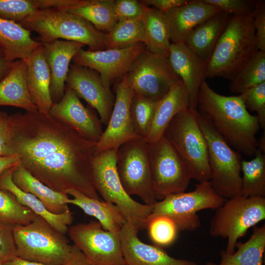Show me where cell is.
<instances>
[{"mask_svg": "<svg viewBox=\"0 0 265 265\" xmlns=\"http://www.w3.org/2000/svg\"><path fill=\"white\" fill-rule=\"evenodd\" d=\"M10 115L13 148L21 165L54 190L66 194L75 189L102 200L91 170L97 142L49 113L26 111Z\"/></svg>", "mask_w": 265, "mask_h": 265, "instance_id": "6da1fadb", "label": "cell"}, {"mask_svg": "<svg viewBox=\"0 0 265 265\" xmlns=\"http://www.w3.org/2000/svg\"><path fill=\"white\" fill-rule=\"evenodd\" d=\"M197 109L231 147L246 156L255 154L258 118L248 112L239 95L219 94L205 80L198 92Z\"/></svg>", "mask_w": 265, "mask_h": 265, "instance_id": "7a4b0ae2", "label": "cell"}, {"mask_svg": "<svg viewBox=\"0 0 265 265\" xmlns=\"http://www.w3.org/2000/svg\"><path fill=\"white\" fill-rule=\"evenodd\" d=\"M258 50L252 14L232 15L206 63V78L231 80Z\"/></svg>", "mask_w": 265, "mask_h": 265, "instance_id": "3957f363", "label": "cell"}, {"mask_svg": "<svg viewBox=\"0 0 265 265\" xmlns=\"http://www.w3.org/2000/svg\"><path fill=\"white\" fill-rule=\"evenodd\" d=\"M19 24L37 32L43 44L63 39L86 45L91 51L105 49V33L83 18L64 10L38 9Z\"/></svg>", "mask_w": 265, "mask_h": 265, "instance_id": "277c9868", "label": "cell"}, {"mask_svg": "<svg viewBox=\"0 0 265 265\" xmlns=\"http://www.w3.org/2000/svg\"><path fill=\"white\" fill-rule=\"evenodd\" d=\"M117 149L94 155L91 160L93 182L104 201L119 209L127 222L137 229H145L146 220L151 214L153 205L140 203L126 192L116 169Z\"/></svg>", "mask_w": 265, "mask_h": 265, "instance_id": "5b68a950", "label": "cell"}, {"mask_svg": "<svg viewBox=\"0 0 265 265\" xmlns=\"http://www.w3.org/2000/svg\"><path fill=\"white\" fill-rule=\"evenodd\" d=\"M17 256L45 265H63L72 245L65 236L36 215L29 223L13 227Z\"/></svg>", "mask_w": 265, "mask_h": 265, "instance_id": "8992f818", "label": "cell"}, {"mask_svg": "<svg viewBox=\"0 0 265 265\" xmlns=\"http://www.w3.org/2000/svg\"><path fill=\"white\" fill-rule=\"evenodd\" d=\"M186 165L192 179L210 181L211 170L206 140L198 120V111L189 107L178 113L163 134Z\"/></svg>", "mask_w": 265, "mask_h": 265, "instance_id": "52a82bcc", "label": "cell"}, {"mask_svg": "<svg viewBox=\"0 0 265 265\" xmlns=\"http://www.w3.org/2000/svg\"><path fill=\"white\" fill-rule=\"evenodd\" d=\"M209 233L212 237L226 238L225 253L235 252L238 239L249 228L265 219V197L241 195L226 199L215 210Z\"/></svg>", "mask_w": 265, "mask_h": 265, "instance_id": "ba28073f", "label": "cell"}, {"mask_svg": "<svg viewBox=\"0 0 265 265\" xmlns=\"http://www.w3.org/2000/svg\"><path fill=\"white\" fill-rule=\"evenodd\" d=\"M198 120L207 142L212 188L225 199L241 195L240 153L232 148L198 113Z\"/></svg>", "mask_w": 265, "mask_h": 265, "instance_id": "9c48e42d", "label": "cell"}, {"mask_svg": "<svg viewBox=\"0 0 265 265\" xmlns=\"http://www.w3.org/2000/svg\"><path fill=\"white\" fill-rule=\"evenodd\" d=\"M225 200L215 192L210 181L199 183L193 191L171 195L155 203L146 220L145 228L151 218L164 215L174 221L179 232L193 231L201 225L197 212L206 209L215 210Z\"/></svg>", "mask_w": 265, "mask_h": 265, "instance_id": "30bf717a", "label": "cell"}, {"mask_svg": "<svg viewBox=\"0 0 265 265\" xmlns=\"http://www.w3.org/2000/svg\"><path fill=\"white\" fill-rule=\"evenodd\" d=\"M116 169L126 192L136 195L145 204L158 202L152 182L149 144L143 139L126 142L117 149Z\"/></svg>", "mask_w": 265, "mask_h": 265, "instance_id": "8fae6325", "label": "cell"}, {"mask_svg": "<svg viewBox=\"0 0 265 265\" xmlns=\"http://www.w3.org/2000/svg\"><path fill=\"white\" fill-rule=\"evenodd\" d=\"M149 160L153 190L158 201L185 192L192 179L190 173L180 156L163 136L157 142L149 144Z\"/></svg>", "mask_w": 265, "mask_h": 265, "instance_id": "7c38bea8", "label": "cell"}, {"mask_svg": "<svg viewBox=\"0 0 265 265\" xmlns=\"http://www.w3.org/2000/svg\"><path fill=\"white\" fill-rule=\"evenodd\" d=\"M125 75L133 93L156 102L181 80L173 70L168 57L146 48L138 55Z\"/></svg>", "mask_w": 265, "mask_h": 265, "instance_id": "4fadbf2b", "label": "cell"}, {"mask_svg": "<svg viewBox=\"0 0 265 265\" xmlns=\"http://www.w3.org/2000/svg\"><path fill=\"white\" fill-rule=\"evenodd\" d=\"M75 245L94 265H126L119 234L105 230L91 220L69 227Z\"/></svg>", "mask_w": 265, "mask_h": 265, "instance_id": "5bb4252c", "label": "cell"}, {"mask_svg": "<svg viewBox=\"0 0 265 265\" xmlns=\"http://www.w3.org/2000/svg\"><path fill=\"white\" fill-rule=\"evenodd\" d=\"M125 75L116 85L111 114L105 131L96 143L94 155L118 149L126 142L142 139L135 132L132 121L130 108L133 91Z\"/></svg>", "mask_w": 265, "mask_h": 265, "instance_id": "9a60e30c", "label": "cell"}, {"mask_svg": "<svg viewBox=\"0 0 265 265\" xmlns=\"http://www.w3.org/2000/svg\"><path fill=\"white\" fill-rule=\"evenodd\" d=\"M140 42L123 49L91 51L81 49L73 59L75 64L89 68L100 75L103 84L109 87L129 71L138 55L146 49Z\"/></svg>", "mask_w": 265, "mask_h": 265, "instance_id": "2e32d148", "label": "cell"}, {"mask_svg": "<svg viewBox=\"0 0 265 265\" xmlns=\"http://www.w3.org/2000/svg\"><path fill=\"white\" fill-rule=\"evenodd\" d=\"M66 85L72 89L79 98L84 99L99 113L101 122L107 125L113 109L115 96L109 87L102 82L99 74L95 70L71 64Z\"/></svg>", "mask_w": 265, "mask_h": 265, "instance_id": "e0dca14e", "label": "cell"}, {"mask_svg": "<svg viewBox=\"0 0 265 265\" xmlns=\"http://www.w3.org/2000/svg\"><path fill=\"white\" fill-rule=\"evenodd\" d=\"M49 113L90 141L97 142L103 134L100 120L84 106L76 92L67 85L62 98L53 104Z\"/></svg>", "mask_w": 265, "mask_h": 265, "instance_id": "ac0fdd59", "label": "cell"}, {"mask_svg": "<svg viewBox=\"0 0 265 265\" xmlns=\"http://www.w3.org/2000/svg\"><path fill=\"white\" fill-rule=\"evenodd\" d=\"M138 232V229L126 221L119 233L126 265H198L192 261L172 257L160 247L143 242Z\"/></svg>", "mask_w": 265, "mask_h": 265, "instance_id": "d6986e66", "label": "cell"}, {"mask_svg": "<svg viewBox=\"0 0 265 265\" xmlns=\"http://www.w3.org/2000/svg\"><path fill=\"white\" fill-rule=\"evenodd\" d=\"M168 59L173 70L186 88L189 108L197 111L198 92L206 79V63L184 42L171 44Z\"/></svg>", "mask_w": 265, "mask_h": 265, "instance_id": "ffe728a7", "label": "cell"}, {"mask_svg": "<svg viewBox=\"0 0 265 265\" xmlns=\"http://www.w3.org/2000/svg\"><path fill=\"white\" fill-rule=\"evenodd\" d=\"M84 46L79 42L62 40L43 44L44 57L51 72L50 93L53 104L62 98L70 62Z\"/></svg>", "mask_w": 265, "mask_h": 265, "instance_id": "44dd1931", "label": "cell"}, {"mask_svg": "<svg viewBox=\"0 0 265 265\" xmlns=\"http://www.w3.org/2000/svg\"><path fill=\"white\" fill-rule=\"evenodd\" d=\"M220 11L202 0H191L164 13L171 43L183 42L195 28Z\"/></svg>", "mask_w": 265, "mask_h": 265, "instance_id": "7402d4cb", "label": "cell"}, {"mask_svg": "<svg viewBox=\"0 0 265 265\" xmlns=\"http://www.w3.org/2000/svg\"><path fill=\"white\" fill-rule=\"evenodd\" d=\"M28 91L38 111L48 114L53 103L50 93L51 72L45 59L43 44L32 53L26 61Z\"/></svg>", "mask_w": 265, "mask_h": 265, "instance_id": "603a6c76", "label": "cell"}, {"mask_svg": "<svg viewBox=\"0 0 265 265\" xmlns=\"http://www.w3.org/2000/svg\"><path fill=\"white\" fill-rule=\"evenodd\" d=\"M187 107H189L188 93L183 82L180 80L157 102L150 132L143 139L149 144L158 141L163 136L172 119Z\"/></svg>", "mask_w": 265, "mask_h": 265, "instance_id": "cb8c5ba5", "label": "cell"}, {"mask_svg": "<svg viewBox=\"0 0 265 265\" xmlns=\"http://www.w3.org/2000/svg\"><path fill=\"white\" fill-rule=\"evenodd\" d=\"M80 17L104 32L117 23L114 0H60L58 8Z\"/></svg>", "mask_w": 265, "mask_h": 265, "instance_id": "d4e9b609", "label": "cell"}, {"mask_svg": "<svg viewBox=\"0 0 265 265\" xmlns=\"http://www.w3.org/2000/svg\"><path fill=\"white\" fill-rule=\"evenodd\" d=\"M31 32L19 23L0 17V48L7 60L26 61L43 44L32 38Z\"/></svg>", "mask_w": 265, "mask_h": 265, "instance_id": "484cf974", "label": "cell"}, {"mask_svg": "<svg viewBox=\"0 0 265 265\" xmlns=\"http://www.w3.org/2000/svg\"><path fill=\"white\" fill-rule=\"evenodd\" d=\"M27 65L17 60L0 82V106H14L27 112L38 111L30 96L26 81Z\"/></svg>", "mask_w": 265, "mask_h": 265, "instance_id": "4316f807", "label": "cell"}, {"mask_svg": "<svg viewBox=\"0 0 265 265\" xmlns=\"http://www.w3.org/2000/svg\"><path fill=\"white\" fill-rule=\"evenodd\" d=\"M232 15L225 11L219 12L195 28L183 42L206 63Z\"/></svg>", "mask_w": 265, "mask_h": 265, "instance_id": "83f0119b", "label": "cell"}, {"mask_svg": "<svg viewBox=\"0 0 265 265\" xmlns=\"http://www.w3.org/2000/svg\"><path fill=\"white\" fill-rule=\"evenodd\" d=\"M12 180L19 189L38 199L50 212L61 214L70 211L67 194L51 189L20 164L14 167Z\"/></svg>", "mask_w": 265, "mask_h": 265, "instance_id": "f1b7e54d", "label": "cell"}, {"mask_svg": "<svg viewBox=\"0 0 265 265\" xmlns=\"http://www.w3.org/2000/svg\"><path fill=\"white\" fill-rule=\"evenodd\" d=\"M66 193L72 197L69 198L68 204L78 206L87 215L96 218L105 230L119 234L127 221L116 205L92 198L75 189H69Z\"/></svg>", "mask_w": 265, "mask_h": 265, "instance_id": "f546056e", "label": "cell"}, {"mask_svg": "<svg viewBox=\"0 0 265 265\" xmlns=\"http://www.w3.org/2000/svg\"><path fill=\"white\" fill-rule=\"evenodd\" d=\"M15 166L7 169L1 174L0 189L11 192L21 204L28 208L36 215L43 217L57 231L64 234L67 233L69 226L74 219L72 212L70 210L61 214L52 213L34 195L19 189L12 180V172Z\"/></svg>", "mask_w": 265, "mask_h": 265, "instance_id": "4dcf8cb0", "label": "cell"}, {"mask_svg": "<svg viewBox=\"0 0 265 265\" xmlns=\"http://www.w3.org/2000/svg\"><path fill=\"white\" fill-rule=\"evenodd\" d=\"M142 21L144 28L143 43L149 51L168 57L171 42L165 13L148 7Z\"/></svg>", "mask_w": 265, "mask_h": 265, "instance_id": "1f68e13d", "label": "cell"}, {"mask_svg": "<svg viewBox=\"0 0 265 265\" xmlns=\"http://www.w3.org/2000/svg\"><path fill=\"white\" fill-rule=\"evenodd\" d=\"M236 247L237 251L232 254L222 252L217 265H263L265 225L255 227L248 240L244 243L237 242Z\"/></svg>", "mask_w": 265, "mask_h": 265, "instance_id": "d6a6232c", "label": "cell"}, {"mask_svg": "<svg viewBox=\"0 0 265 265\" xmlns=\"http://www.w3.org/2000/svg\"><path fill=\"white\" fill-rule=\"evenodd\" d=\"M250 160L242 159L241 195L265 197V155L258 149Z\"/></svg>", "mask_w": 265, "mask_h": 265, "instance_id": "836d02e7", "label": "cell"}, {"mask_svg": "<svg viewBox=\"0 0 265 265\" xmlns=\"http://www.w3.org/2000/svg\"><path fill=\"white\" fill-rule=\"evenodd\" d=\"M144 39L142 19L120 21L109 31L105 33V49L126 48L143 43Z\"/></svg>", "mask_w": 265, "mask_h": 265, "instance_id": "e575fe53", "label": "cell"}, {"mask_svg": "<svg viewBox=\"0 0 265 265\" xmlns=\"http://www.w3.org/2000/svg\"><path fill=\"white\" fill-rule=\"evenodd\" d=\"M230 90L240 94L265 81V52L258 50L230 80Z\"/></svg>", "mask_w": 265, "mask_h": 265, "instance_id": "d590c367", "label": "cell"}, {"mask_svg": "<svg viewBox=\"0 0 265 265\" xmlns=\"http://www.w3.org/2000/svg\"><path fill=\"white\" fill-rule=\"evenodd\" d=\"M28 208L23 205L11 192L0 189V221L13 226L24 225L36 216Z\"/></svg>", "mask_w": 265, "mask_h": 265, "instance_id": "8d00e7d4", "label": "cell"}, {"mask_svg": "<svg viewBox=\"0 0 265 265\" xmlns=\"http://www.w3.org/2000/svg\"><path fill=\"white\" fill-rule=\"evenodd\" d=\"M157 102L133 93L130 113L136 133L145 139L148 135L153 123Z\"/></svg>", "mask_w": 265, "mask_h": 265, "instance_id": "74e56055", "label": "cell"}, {"mask_svg": "<svg viewBox=\"0 0 265 265\" xmlns=\"http://www.w3.org/2000/svg\"><path fill=\"white\" fill-rule=\"evenodd\" d=\"M152 241L159 246H167L176 239L178 230L174 221L164 215H158L149 219L146 223Z\"/></svg>", "mask_w": 265, "mask_h": 265, "instance_id": "f35d334b", "label": "cell"}, {"mask_svg": "<svg viewBox=\"0 0 265 265\" xmlns=\"http://www.w3.org/2000/svg\"><path fill=\"white\" fill-rule=\"evenodd\" d=\"M38 9L36 0H0V17L18 23Z\"/></svg>", "mask_w": 265, "mask_h": 265, "instance_id": "ab89813d", "label": "cell"}, {"mask_svg": "<svg viewBox=\"0 0 265 265\" xmlns=\"http://www.w3.org/2000/svg\"><path fill=\"white\" fill-rule=\"evenodd\" d=\"M246 108L257 113L260 128H265V81L239 95Z\"/></svg>", "mask_w": 265, "mask_h": 265, "instance_id": "60d3db41", "label": "cell"}, {"mask_svg": "<svg viewBox=\"0 0 265 265\" xmlns=\"http://www.w3.org/2000/svg\"><path fill=\"white\" fill-rule=\"evenodd\" d=\"M148 7L141 0H114V11L118 21L142 19Z\"/></svg>", "mask_w": 265, "mask_h": 265, "instance_id": "b9f144b4", "label": "cell"}, {"mask_svg": "<svg viewBox=\"0 0 265 265\" xmlns=\"http://www.w3.org/2000/svg\"><path fill=\"white\" fill-rule=\"evenodd\" d=\"M232 15L252 14L256 1L247 0H202Z\"/></svg>", "mask_w": 265, "mask_h": 265, "instance_id": "7bdbcfd3", "label": "cell"}, {"mask_svg": "<svg viewBox=\"0 0 265 265\" xmlns=\"http://www.w3.org/2000/svg\"><path fill=\"white\" fill-rule=\"evenodd\" d=\"M13 225L0 221V263L17 256Z\"/></svg>", "mask_w": 265, "mask_h": 265, "instance_id": "ee69618b", "label": "cell"}, {"mask_svg": "<svg viewBox=\"0 0 265 265\" xmlns=\"http://www.w3.org/2000/svg\"><path fill=\"white\" fill-rule=\"evenodd\" d=\"M15 154L13 145V131L10 115L0 110V156Z\"/></svg>", "mask_w": 265, "mask_h": 265, "instance_id": "f6af8a7d", "label": "cell"}, {"mask_svg": "<svg viewBox=\"0 0 265 265\" xmlns=\"http://www.w3.org/2000/svg\"><path fill=\"white\" fill-rule=\"evenodd\" d=\"M254 26L256 31L257 47L265 52V1H256L252 12Z\"/></svg>", "mask_w": 265, "mask_h": 265, "instance_id": "bcb514c9", "label": "cell"}, {"mask_svg": "<svg viewBox=\"0 0 265 265\" xmlns=\"http://www.w3.org/2000/svg\"><path fill=\"white\" fill-rule=\"evenodd\" d=\"M189 0H143L145 5H151L155 8L166 13L176 7L186 3Z\"/></svg>", "mask_w": 265, "mask_h": 265, "instance_id": "7dc6e473", "label": "cell"}, {"mask_svg": "<svg viewBox=\"0 0 265 265\" xmlns=\"http://www.w3.org/2000/svg\"><path fill=\"white\" fill-rule=\"evenodd\" d=\"M63 265H94L75 245H72L70 255Z\"/></svg>", "mask_w": 265, "mask_h": 265, "instance_id": "c3c4849f", "label": "cell"}, {"mask_svg": "<svg viewBox=\"0 0 265 265\" xmlns=\"http://www.w3.org/2000/svg\"><path fill=\"white\" fill-rule=\"evenodd\" d=\"M20 164V159L16 154L9 156H0V177L7 169Z\"/></svg>", "mask_w": 265, "mask_h": 265, "instance_id": "681fc988", "label": "cell"}, {"mask_svg": "<svg viewBox=\"0 0 265 265\" xmlns=\"http://www.w3.org/2000/svg\"><path fill=\"white\" fill-rule=\"evenodd\" d=\"M14 61L7 60L0 48V82L6 77L11 69Z\"/></svg>", "mask_w": 265, "mask_h": 265, "instance_id": "f907efd6", "label": "cell"}, {"mask_svg": "<svg viewBox=\"0 0 265 265\" xmlns=\"http://www.w3.org/2000/svg\"><path fill=\"white\" fill-rule=\"evenodd\" d=\"M2 265H45L36 262L28 261L15 256L11 259L2 263Z\"/></svg>", "mask_w": 265, "mask_h": 265, "instance_id": "816d5d0a", "label": "cell"}, {"mask_svg": "<svg viewBox=\"0 0 265 265\" xmlns=\"http://www.w3.org/2000/svg\"><path fill=\"white\" fill-rule=\"evenodd\" d=\"M206 265H216L212 262H208L207 263Z\"/></svg>", "mask_w": 265, "mask_h": 265, "instance_id": "f5cc1de1", "label": "cell"}, {"mask_svg": "<svg viewBox=\"0 0 265 265\" xmlns=\"http://www.w3.org/2000/svg\"><path fill=\"white\" fill-rule=\"evenodd\" d=\"M0 265H2V264L1 263H0Z\"/></svg>", "mask_w": 265, "mask_h": 265, "instance_id": "db71d44e", "label": "cell"}]
</instances>
